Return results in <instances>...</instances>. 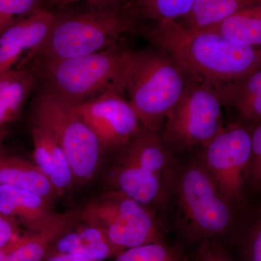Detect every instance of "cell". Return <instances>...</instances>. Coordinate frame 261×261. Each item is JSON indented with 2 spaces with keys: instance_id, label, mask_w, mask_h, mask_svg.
<instances>
[{
  "instance_id": "obj_23",
  "label": "cell",
  "mask_w": 261,
  "mask_h": 261,
  "mask_svg": "<svg viewBox=\"0 0 261 261\" xmlns=\"http://www.w3.org/2000/svg\"><path fill=\"white\" fill-rule=\"evenodd\" d=\"M113 261H186V257L181 247L163 242L126 249Z\"/></svg>"
},
{
  "instance_id": "obj_4",
  "label": "cell",
  "mask_w": 261,
  "mask_h": 261,
  "mask_svg": "<svg viewBox=\"0 0 261 261\" xmlns=\"http://www.w3.org/2000/svg\"><path fill=\"white\" fill-rule=\"evenodd\" d=\"M136 32L135 19L115 6L56 15L45 40L32 59L58 61L88 56L116 45L123 34Z\"/></svg>"
},
{
  "instance_id": "obj_29",
  "label": "cell",
  "mask_w": 261,
  "mask_h": 261,
  "mask_svg": "<svg viewBox=\"0 0 261 261\" xmlns=\"http://www.w3.org/2000/svg\"><path fill=\"white\" fill-rule=\"evenodd\" d=\"M42 261H93L83 255L72 253H54L47 255Z\"/></svg>"
},
{
  "instance_id": "obj_15",
  "label": "cell",
  "mask_w": 261,
  "mask_h": 261,
  "mask_svg": "<svg viewBox=\"0 0 261 261\" xmlns=\"http://www.w3.org/2000/svg\"><path fill=\"white\" fill-rule=\"evenodd\" d=\"M123 251L99 228L79 221L57 239L47 255L72 253L93 261H105L114 258Z\"/></svg>"
},
{
  "instance_id": "obj_8",
  "label": "cell",
  "mask_w": 261,
  "mask_h": 261,
  "mask_svg": "<svg viewBox=\"0 0 261 261\" xmlns=\"http://www.w3.org/2000/svg\"><path fill=\"white\" fill-rule=\"evenodd\" d=\"M222 106L216 89L192 80L166 117L161 140L178 150L204 147L222 129Z\"/></svg>"
},
{
  "instance_id": "obj_13",
  "label": "cell",
  "mask_w": 261,
  "mask_h": 261,
  "mask_svg": "<svg viewBox=\"0 0 261 261\" xmlns=\"http://www.w3.org/2000/svg\"><path fill=\"white\" fill-rule=\"evenodd\" d=\"M0 214L15 221L29 232H38L51 226L61 214L41 196L27 190L0 185Z\"/></svg>"
},
{
  "instance_id": "obj_6",
  "label": "cell",
  "mask_w": 261,
  "mask_h": 261,
  "mask_svg": "<svg viewBox=\"0 0 261 261\" xmlns=\"http://www.w3.org/2000/svg\"><path fill=\"white\" fill-rule=\"evenodd\" d=\"M32 117V124L48 132L63 149L75 185L92 179L99 168L103 147L73 105L41 87L33 102Z\"/></svg>"
},
{
  "instance_id": "obj_25",
  "label": "cell",
  "mask_w": 261,
  "mask_h": 261,
  "mask_svg": "<svg viewBox=\"0 0 261 261\" xmlns=\"http://www.w3.org/2000/svg\"><path fill=\"white\" fill-rule=\"evenodd\" d=\"M244 261H261V221L257 219L250 224L240 244Z\"/></svg>"
},
{
  "instance_id": "obj_22",
  "label": "cell",
  "mask_w": 261,
  "mask_h": 261,
  "mask_svg": "<svg viewBox=\"0 0 261 261\" xmlns=\"http://www.w3.org/2000/svg\"><path fill=\"white\" fill-rule=\"evenodd\" d=\"M196 0H130L127 13L134 19L152 20L155 24L178 21L191 11Z\"/></svg>"
},
{
  "instance_id": "obj_21",
  "label": "cell",
  "mask_w": 261,
  "mask_h": 261,
  "mask_svg": "<svg viewBox=\"0 0 261 261\" xmlns=\"http://www.w3.org/2000/svg\"><path fill=\"white\" fill-rule=\"evenodd\" d=\"M257 5H261V0H196L189 14L177 22L190 30H200L219 23L240 10Z\"/></svg>"
},
{
  "instance_id": "obj_3",
  "label": "cell",
  "mask_w": 261,
  "mask_h": 261,
  "mask_svg": "<svg viewBox=\"0 0 261 261\" xmlns=\"http://www.w3.org/2000/svg\"><path fill=\"white\" fill-rule=\"evenodd\" d=\"M169 197L176 224L192 243L224 235L232 226L233 206L200 161L176 168L168 183L166 200Z\"/></svg>"
},
{
  "instance_id": "obj_11",
  "label": "cell",
  "mask_w": 261,
  "mask_h": 261,
  "mask_svg": "<svg viewBox=\"0 0 261 261\" xmlns=\"http://www.w3.org/2000/svg\"><path fill=\"white\" fill-rule=\"evenodd\" d=\"M56 14L39 9L0 34V76L32 59L49 34Z\"/></svg>"
},
{
  "instance_id": "obj_12",
  "label": "cell",
  "mask_w": 261,
  "mask_h": 261,
  "mask_svg": "<svg viewBox=\"0 0 261 261\" xmlns=\"http://www.w3.org/2000/svg\"><path fill=\"white\" fill-rule=\"evenodd\" d=\"M111 180L119 190L142 205L165 203L168 182L154 174L123 149L113 168Z\"/></svg>"
},
{
  "instance_id": "obj_5",
  "label": "cell",
  "mask_w": 261,
  "mask_h": 261,
  "mask_svg": "<svg viewBox=\"0 0 261 261\" xmlns=\"http://www.w3.org/2000/svg\"><path fill=\"white\" fill-rule=\"evenodd\" d=\"M132 51L118 43L88 56L35 60L34 66L43 88L70 104H78L119 85Z\"/></svg>"
},
{
  "instance_id": "obj_24",
  "label": "cell",
  "mask_w": 261,
  "mask_h": 261,
  "mask_svg": "<svg viewBox=\"0 0 261 261\" xmlns=\"http://www.w3.org/2000/svg\"><path fill=\"white\" fill-rule=\"evenodd\" d=\"M39 0H0V34L39 9Z\"/></svg>"
},
{
  "instance_id": "obj_9",
  "label": "cell",
  "mask_w": 261,
  "mask_h": 261,
  "mask_svg": "<svg viewBox=\"0 0 261 261\" xmlns=\"http://www.w3.org/2000/svg\"><path fill=\"white\" fill-rule=\"evenodd\" d=\"M250 152V132L238 125L222 128L204 146L200 163L232 206L243 199Z\"/></svg>"
},
{
  "instance_id": "obj_17",
  "label": "cell",
  "mask_w": 261,
  "mask_h": 261,
  "mask_svg": "<svg viewBox=\"0 0 261 261\" xmlns=\"http://www.w3.org/2000/svg\"><path fill=\"white\" fill-rule=\"evenodd\" d=\"M20 65L0 76V128L18 118L38 82L34 65Z\"/></svg>"
},
{
  "instance_id": "obj_26",
  "label": "cell",
  "mask_w": 261,
  "mask_h": 261,
  "mask_svg": "<svg viewBox=\"0 0 261 261\" xmlns=\"http://www.w3.org/2000/svg\"><path fill=\"white\" fill-rule=\"evenodd\" d=\"M251 135V152L249 162L248 180L252 187L259 191L261 184V126L259 123Z\"/></svg>"
},
{
  "instance_id": "obj_18",
  "label": "cell",
  "mask_w": 261,
  "mask_h": 261,
  "mask_svg": "<svg viewBox=\"0 0 261 261\" xmlns=\"http://www.w3.org/2000/svg\"><path fill=\"white\" fill-rule=\"evenodd\" d=\"M0 185L33 192L51 204L59 197L35 163L16 156H0Z\"/></svg>"
},
{
  "instance_id": "obj_28",
  "label": "cell",
  "mask_w": 261,
  "mask_h": 261,
  "mask_svg": "<svg viewBox=\"0 0 261 261\" xmlns=\"http://www.w3.org/2000/svg\"><path fill=\"white\" fill-rule=\"evenodd\" d=\"M20 228L13 220L0 214V249L20 233Z\"/></svg>"
},
{
  "instance_id": "obj_16",
  "label": "cell",
  "mask_w": 261,
  "mask_h": 261,
  "mask_svg": "<svg viewBox=\"0 0 261 261\" xmlns=\"http://www.w3.org/2000/svg\"><path fill=\"white\" fill-rule=\"evenodd\" d=\"M34 163L47 176L60 196L75 185L74 176L63 149L45 130L32 124Z\"/></svg>"
},
{
  "instance_id": "obj_1",
  "label": "cell",
  "mask_w": 261,
  "mask_h": 261,
  "mask_svg": "<svg viewBox=\"0 0 261 261\" xmlns=\"http://www.w3.org/2000/svg\"><path fill=\"white\" fill-rule=\"evenodd\" d=\"M147 36L192 80L213 88L260 68L258 47L240 45L206 29L190 30L173 21L154 24Z\"/></svg>"
},
{
  "instance_id": "obj_10",
  "label": "cell",
  "mask_w": 261,
  "mask_h": 261,
  "mask_svg": "<svg viewBox=\"0 0 261 261\" xmlns=\"http://www.w3.org/2000/svg\"><path fill=\"white\" fill-rule=\"evenodd\" d=\"M119 85L72 104L97 136L103 148H123L141 129V123Z\"/></svg>"
},
{
  "instance_id": "obj_19",
  "label": "cell",
  "mask_w": 261,
  "mask_h": 261,
  "mask_svg": "<svg viewBox=\"0 0 261 261\" xmlns=\"http://www.w3.org/2000/svg\"><path fill=\"white\" fill-rule=\"evenodd\" d=\"M214 89L223 105L233 106L245 119L260 122V68Z\"/></svg>"
},
{
  "instance_id": "obj_27",
  "label": "cell",
  "mask_w": 261,
  "mask_h": 261,
  "mask_svg": "<svg viewBox=\"0 0 261 261\" xmlns=\"http://www.w3.org/2000/svg\"><path fill=\"white\" fill-rule=\"evenodd\" d=\"M194 261H234L226 248L211 240L202 241Z\"/></svg>"
},
{
  "instance_id": "obj_2",
  "label": "cell",
  "mask_w": 261,
  "mask_h": 261,
  "mask_svg": "<svg viewBox=\"0 0 261 261\" xmlns=\"http://www.w3.org/2000/svg\"><path fill=\"white\" fill-rule=\"evenodd\" d=\"M191 81L164 51L146 49L132 51L119 84L142 128L157 134Z\"/></svg>"
},
{
  "instance_id": "obj_30",
  "label": "cell",
  "mask_w": 261,
  "mask_h": 261,
  "mask_svg": "<svg viewBox=\"0 0 261 261\" xmlns=\"http://www.w3.org/2000/svg\"><path fill=\"white\" fill-rule=\"evenodd\" d=\"M53 3L58 5H68L79 2L87 1L94 5V6L101 7L114 6L116 3L120 0H51Z\"/></svg>"
},
{
  "instance_id": "obj_14",
  "label": "cell",
  "mask_w": 261,
  "mask_h": 261,
  "mask_svg": "<svg viewBox=\"0 0 261 261\" xmlns=\"http://www.w3.org/2000/svg\"><path fill=\"white\" fill-rule=\"evenodd\" d=\"M78 221V211H68L43 231L19 233L0 249V261H42L57 239Z\"/></svg>"
},
{
  "instance_id": "obj_20",
  "label": "cell",
  "mask_w": 261,
  "mask_h": 261,
  "mask_svg": "<svg viewBox=\"0 0 261 261\" xmlns=\"http://www.w3.org/2000/svg\"><path fill=\"white\" fill-rule=\"evenodd\" d=\"M206 29L240 45L260 47L261 5L240 10Z\"/></svg>"
},
{
  "instance_id": "obj_7",
  "label": "cell",
  "mask_w": 261,
  "mask_h": 261,
  "mask_svg": "<svg viewBox=\"0 0 261 261\" xmlns=\"http://www.w3.org/2000/svg\"><path fill=\"white\" fill-rule=\"evenodd\" d=\"M79 221L99 228L122 250L164 242L162 228L152 211L119 190L89 201L78 211Z\"/></svg>"
},
{
  "instance_id": "obj_31",
  "label": "cell",
  "mask_w": 261,
  "mask_h": 261,
  "mask_svg": "<svg viewBox=\"0 0 261 261\" xmlns=\"http://www.w3.org/2000/svg\"><path fill=\"white\" fill-rule=\"evenodd\" d=\"M5 136V128H0V156L2 155L3 152V141H4Z\"/></svg>"
}]
</instances>
